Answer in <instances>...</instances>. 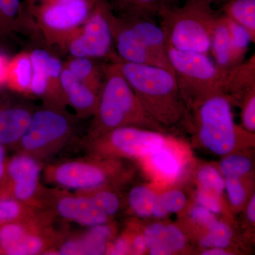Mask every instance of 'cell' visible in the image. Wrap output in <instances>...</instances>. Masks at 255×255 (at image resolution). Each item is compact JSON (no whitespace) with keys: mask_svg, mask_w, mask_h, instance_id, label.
I'll return each mask as SVG.
<instances>
[{"mask_svg":"<svg viewBox=\"0 0 255 255\" xmlns=\"http://www.w3.org/2000/svg\"><path fill=\"white\" fill-rule=\"evenodd\" d=\"M115 62L146 113L164 132L179 126L190 128V112L173 74L153 65Z\"/></svg>","mask_w":255,"mask_h":255,"instance_id":"cell-1","label":"cell"},{"mask_svg":"<svg viewBox=\"0 0 255 255\" xmlns=\"http://www.w3.org/2000/svg\"><path fill=\"white\" fill-rule=\"evenodd\" d=\"M93 117L87 140L125 127L164 132L146 113L115 61L104 66L103 84L98 107Z\"/></svg>","mask_w":255,"mask_h":255,"instance_id":"cell-2","label":"cell"},{"mask_svg":"<svg viewBox=\"0 0 255 255\" xmlns=\"http://www.w3.org/2000/svg\"><path fill=\"white\" fill-rule=\"evenodd\" d=\"M160 26L167 46L183 51L209 55L219 15L202 0H188L183 6L161 11Z\"/></svg>","mask_w":255,"mask_h":255,"instance_id":"cell-3","label":"cell"},{"mask_svg":"<svg viewBox=\"0 0 255 255\" xmlns=\"http://www.w3.org/2000/svg\"><path fill=\"white\" fill-rule=\"evenodd\" d=\"M190 128L204 148L219 156L236 152L241 142L254 135L235 124L232 104L223 95L213 96L191 111Z\"/></svg>","mask_w":255,"mask_h":255,"instance_id":"cell-4","label":"cell"},{"mask_svg":"<svg viewBox=\"0 0 255 255\" xmlns=\"http://www.w3.org/2000/svg\"><path fill=\"white\" fill-rule=\"evenodd\" d=\"M125 169L119 159L90 155L87 158L63 160L43 167L42 177L58 189L82 192L112 187L126 179Z\"/></svg>","mask_w":255,"mask_h":255,"instance_id":"cell-5","label":"cell"},{"mask_svg":"<svg viewBox=\"0 0 255 255\" xmlns=\"http://www.w3.org/2000/svg\"><path fill=\"white\" fill-rule=\"evenodd\" d=\"M177 86L189 112L213 96L223 95L224 70L209 55L183 51L167 46Z\"/></svg>","mask_w":255,"mask_h":255,"instance_id":"cell-6","label":"cell"},{"mask_svg":"<svg viewBox=\"0 0 255 255\" xmlns=\"http://www.w3.org/2000/svg\"><path fill=\"white\" fill-rule=\"evenodd\" d=\"M78 119L61 107L43 105L36 109L27 130L16 145L18 152L41 162L52 157L73 138Z\"/></svg>","mask_w":255,"mask_h":255,"instance_id":"cell-7","label":"cell"},{"mask_svg":"<svg viewBox=\"0 0 255 255\" xmlns=\"http://www.w3.org/2000/svg\"><path fill=\"white\" fill-rule=\"evenodd\" d=\"M100 0H65L25 5L35 28L49 46H60L81 26Z\"/></svg>","mask_w":255,"mask_h":255,"instance_id":"cell-8","label":"cell"},{"mask_svg":"<svg viewBox=\"0 0 255 255\" xmlns=\"http://www.w3.org/2000/svg\"><path fill=\"white\" fill-rule=\"evenodd\" d=\"M108 0H100L90 16L60 45V48L70 58H107L119 60L114 49L113 37L107 9Z\"/></svg>","mask_w":255,"mask_h":255,"instance_id":"cell-9","label":"cell"},{"mask_svg":"<svg viewBox=\"0 0 255 255\" xmlns=\"http://www.w3.org/2000/svg\"><path fill=\"white\" fill-rule=\"evenodd\" d=\"M162 132L142 128H118L87 140L92 155L105 158L142 159L167 143Z\"/></svg>","mask_w":255,"mask_h":255,"instance_id":"cell-10","label":"cell"},{"mask_svg":"<svg viewBox=\"0 0 255 255\" xmlns=\"http://www.w3.org/2000/svg\"><path fill=\"white\" fill-rule=\"evenodd\" d=\"M43 162L27 154L18 152L6 165L11 197L33 209L44 208L46 189L41 186Z\"/></svg>","mask_w":255,"mask_h":255,"instance_id":"cell-11","label":"cell"},{"mask_svg":"<svg viewBox=\"0 0 255 255\" xmlns=\"http://www.w3.org/2000/svg\"><path fill=\"white\" fill-rule=\"evenodd\" d=\"M32 78L29 93L43 100V105L65 108L66 106L60 76L63 63L46 50L36 48L29 53Z\"/></svg>","mask_w":255,"mask_h":255,"instance_id":"cell-12","label":"cell"},{"mask_svg":"<svg viewBox=\"0 0 255 255\" xmlns=\"http://www.w3.org/2000/svg\"><path fill=\"white\" fill-rule=\"evenodd\" d=\"M5 87L0 86V144L17 145L36 108L24 94Z\"/></svg>","mask_w":255,"mask_h":255,"instance_id":"cell-13","label":"cell"},{"mask_svg":"<svg viewBox=\"0 0 255 255\" xmlns=\"http://www.w3.org/2000/svg\"><path fill=\"white\" fill-rule=\"evenodd\" d=\"M53 209L57 216L85 227L90 228L110 222V218L104 214L87 196L65 189L47 191L44 207Z\"/></svg>","mask_w":255,"mask_h":255,"instance_id":"cell-14","label":"cell"},{"mask_svg":"<svg viewBox=\"0 0 255 255\" xmlns=\"http://www.w3.org/2000/svg\"><path fill=\"white\" fill-rule=\"evenodd\" d=\"M107 16L113 37L114 49L119 60L128 63L159 67L173 74L172 68L159 59L142 43L120 15L115 14L111 4L107 9Z\"/></svg>","mask_w":255,"mask_h":255,"instance_id":"cell-15","label":"cell"},{"mask_svg":"<svg viewBox=\"0 0 255 255\" xmlns=\"http://www.w3.org/2000/svg\"><path fill=\"white\" fill-rule=\"evenodd\" d=\"M113 235V228L109 223L93 226L80 235L60 241L53 252L64 255L107 254Z\"/></svg>","mask_w":255,"mask_h":255,"instance_id":"cell-16","label":"cell"},{"mask_svg":"<svg viewBox=\"0 0 255 255\" xmlns=\"http://www.w3.org/2000/svg\"><path fill=\"white\" fill-rule=\"evenodd\" d=\"M60 82L66 105L75 111V116L79 119L93 117L98 107L100 93L80 81L64 67Z\"/></svg>","mask_w":255,"mask_h":255,"instance_id":"cell-17","label":"cell"},{"mask_svg":"<svg viewBox=\"0 0 255 255\" xmlns=\"http://www.w3.org/2000/svg\"><path fill=\"white\" fill-rule=\"evenodd\" d=\"M156 179L166 183L177 182L184 173L186 162L184 157L170 140L141 159Z\"/></svg>","mask_w":255,"mask_h":255,"instance_id":"cell-18","label":"cell"},{"mask_svg":"<svg viewBox=\"0 0 255 255\" xmlns=\"http://www.w3.org/2000/svg\"><path fill=\"white\" fill-rule=\"evenodd\" d=\"M147 252L151 255H167L182 251L187 238L177 226L160 223H152L144 231Z\"/></svg>","mask_w":255,"mask_h":255,"instance_id":"cell-19","label":"cell"},{"mask_svg":"<svg viewBox=\"0 0 255 255\" xmlns=\"http://www.w3.org/2000/svg\"><path fill=\"white\" fill-rule=\"evenodd\" d=\"M119 15L142 43L159 59L171 67L167 54V41L162 27L150 16L128 13H120Z\"/></svg>","mask_w":255,"mask_h":255,"instance_id":"cell-20","label":"cell"},{"mask_svg":"<svg viewBox=\"0 0 255 255\" xmlns=\"http://www.w3.org/2000/svg\"><path fill=\"white\" fill-rule=\"evenodd\" d=\"M253 91H255V54L246 62L224 70L222 94L232 105H241L246 96Z\"/></svg>","mask_w":255,"mask_h":255,"instance_id":"cell-21","label":"cell"},{"mask_svg":"<svg viewBox=\"0 0 255 255\" xmlns=\"http://www.w3.org/2000/svg\"><path fill=\"white\" fill-rule=\"evenodd\" d=\"M34 28L21 0H0V41Z\"/></svg>","mask_w":255,"mask_h":255,"instance_id":"cell-22","label":"cell"},{"mask_svg":"<svg viewBox=\"0 0 255 255\" xmlns=\"http://www.w3.org/2000/svg\"><path fill=\"white\" fill-rule=\"evenodd\" d=\"M210 53L214 63L222 70L232 68L231 65V38L226 15H219L211 38Z\"/></svg>","mask_w":255,"mask_h":255,"instance_id":"cell-23","label":"cell"},{"mask_svg":"<svg viewBox=\"0 0 255 255\" xmlns=\"http://www.w3.org/2000/svg\"><path fill=\"white\" fill-rule=\"evenodd\" d=\"M80 81L100 93L104 80V66H100L95 59L88 58H70L63 63Z\"/></svg>","mask_w":255,"mask_h":255,"instance_id":"cell-24","label":"cell"},{"mask_svg":"<svg viewBox=\"0 0 255 255\" xmlns=\"http://www.w3.org/2000/svg\"><path fill=\"white\" fill-rule=\"evenodd\" d=\"M224 15L246 28L255 41V0H228L223 6Z\"/></svg>","mask_w":255,"mask_h":255,"instance_id":"cell-25","label":"cell"},{"mask_svg":"<svg viewBox=\"0 0 255 255\" xmlns=\"http://www.w3.org/2000/svg\"><path fill=\"white\" fill-rule=\"evenodd\" d=\"M32 78V66L28 53H21L10 62L7 85L11 89L21 92L29 93Z\"/></svg>","mask_w":255,"mask_h":255,"instance_id":"cell-26","label":"cell"},{"mask_svg":"<svg viewBox=\"0 0 255 255\" xmlns=\"http://www.w3.org/2000/svg\"><path fill=\"white\" fill-rule=\"evenodd\" d=\"M179 0H116V6L120 13L152 16L158 15L167 8L177 6Z\"/></svg>","mask_w":255,"mask_h":255,"instance_id":"cell-27","label":"cell"},{"mask_svg":"<svg viewBox=\"0 0 255 255\" xmlns=\"http://www.w3.org/2000/svg\"><path fill=\"white\" fill-rule=\"evenodd\" d=\"M158 195L147 186L132 188L128 194V204L132 212L140 218L152 216Z\"/></svg>","mask_w":255,"mask_h":255,"instance_id":"cell-28","label":"cell"},{"mask_svg":"<svg viewBox=\"0 0 255 255\" xmlns=\"http://www.w3.org/2000/svg\"><path fill=\"white\" fill-rule=\"evenodd\" d=\"M226 19L231 33V60L233 68L243 63L249 48L250 43L252 42V38L246 28L235 22L228 16H226Z\"/></svg>","mask_w":255,"mask_h":255,"instance_id":"cell-29","label":"cell"},{"mask_svg":"<svg viewBox=\"0 0 255 255\" xmlns=\"http://www.w3.org/2000/svg\"><path fill=\"white\" fill-rule=\"evenodd\" d=\"M252 169L253 162L248 156L234 152L223 156L219 169L224 178H243L249 174Z\"/></svg>","mask_w":255,"mask_h":255,"instance_id":"cell-30","label":"cell"},{"mask_svg":"<svg viewBox=\"0 0 255 255\" xmlns=\"http://www.w3.org/2000/svg\"><path fill=\"white\" fill-rule=\"evenodd\" d=\"M78 193L88 197L109 218L115 216L120 210V199L114 191L111 190V187L100 188Z\"/></svg>","mask_w":255,"mask_h":255,"instance_id":"cell-31","label":"cell"},{"mask_svg":"<svg viewBox=\"0 0 255 255\" xmlns=\"http://www.w3.org/2000/svg\"><path fill=\"white\" fill-rule=\"evenodd\" d=\"M38 210L25 205L12 198L0 199V223L26 219L36 214Z\"/></svg>","mask_w":255,"mask_h":255,"instance_id":"cell-32","label":"cell"},{"mask_svg":"<svg viewBox=\"0 0 255 255\" xmlns=\"http://www.w3.org/2000/svg\"><path fill=\"white\" fill-rule=\"evenodd\" d=\"M196 179L202 189L214 191L220 195L225 190V178L219 168L211 164L201 166L196 173Z\"/></svg>","mask_w":255,"mask_h":255,"instance_id":"cell-33","label":"cell"},{"mask_svg":"<svg viewBox=\"0 0 255 255\" xmlns=\"http://www.w3.org/2000/svg\"><path fill=\"white\" fill-rule=\"evenodd\" d=\"M225 190L227 191L228 199L235 209H240L246 202L248 194L242 178H225Z\"/></svg>","mask_w":255,"mask_h":255,"instance_id":"cell-34","label":"cell"},{"mask_svg":"<svg viewBox=\"0 0 255 255\" xmlns=\"http://www.w3.org/2000/svg\"><path fill=\"white\" fill-rule=\"evenodd\" d=\"M161 204L167 213H178L185 207L187 197L182 191L172 189L159 195Z\"/></svg>","mask_w":255,"mask_h":255,"instance_id":"cell-35","label":"cell"},{"mask_svg":"<svg viewBox=\"0 0 255 255\" xmlns=\"http://www.w3.org/2000/svg\"><path fill=\"white\" fill-rule=\"evenodd\" d=\"M243 128L246 131L255 132V91L246 96L241 103Z\"/></svg>","mask_w":255,"mask_h":255,"instance_id":"cell-36","label":"cell"},{"mask_svg":"<svg viewBox=\"0 0 255 255\" xmlns=\"http://www.w3.org/2000/svg\"><path fill=\"white\" fill-rule=\"evenodd\" d=\"M196 202L215 215L220 214L222 211L221 195L214 191L199 188L196 193Z\"/></svg>","mask_w":255,"mask_h":255,"instance_id":"cell-37","label":"cell"},{"mask_svg":"<svg viewBox=\"0 0 255 255\" xmlns=\"http://www.w3.org/2000/svg\"><path fill=\"white\" fill-rule=\"evenodd\" d=\"M189 216L196 224L199 225L206 230L218 221L216 215L197 204L191 208Z\"/></svg>","mask_w":255,"mask_h":255,"instance_id":"cell-38","label":"cell"},{"mask_svg":"<svg viewBox=\"0 0 255 255\" xmlns=\"http://www.w3.org/2000/svg\"><path fill=\"white\" fill-rule=\"evenodd\" d=\"M232 239L218 236L209 232H206L200 240V245L204 249L211 248H223L227 249L231 246Z\"/></svg>","mask_w":255,"mask_h":255,"instance_id":"cell-39","label":"cell"},{"mask_svg":"<svg viewBox=\"0 0 255 255\" xmlns=\"http://www.w3.org/2000/svg\"><path fill=\"white\" fill-rule=\"evenodd\" d=\"M131 253L130 240L127 236H123L117 238L111 246L109 245L107 254L128 255Z\"/></svg>","mask_w":255,"mask_h":255,"instance_id":"cell-40","label":"cell"},{"mask_svg":"<svg viewBox=\"0 0 255 255\" xmlns=\"http://www.w3.org/2000/svg\"><path fill=\"white\" fill-rule=\"evenodd\" d=\"M131 253L134 255L145 254L147 252V245L143 234H137L130 239Z\"/></svg>","mask_w":255,"mask_h":255,"instance_id":"cell-41","label":"cell"},{"mask_svg":"<svg viewBox=\"0 0 255 255\" xmlns=\"http://www.w3.org/2000/svg\"><path fill=\"white\" fill-rule=\"evenodd\" d=\"M9 63L6 57L0 54V86L7 85Z\"/></svg>","mask_w":255,"mask_h":255,"instance_id":"cell-42","label":"cell"},{"mask_svg":"<svg viewBox=\"0 0 255 255\" xmlns=\"http://www.w3.org/2000/svg\"><path fill=\"white\" fill-rule=\"evenodd\" d=\"M247 219L251 223L254 224L255 222V196H252L246 209Z\"/></svg>","mask_w":255,"mask_h":255,"instance_id":"cell-43","label":"cell"},{"mask_svg":"<svg viewBox=\"0 0 255 255\" xmlns=\"http://www.w3.org/2000/svg\"><path fill=\"white\" fill-rule=\"evenodd\" d=\"M168 215V213L164 209V206L161 204L160 200H159V195L157 197V201L155 207H154L153 211H152V216L157 218V219H163Z\"/></svg>","mask_w":255,"mask_h":255,"instance_id":"cell-44","label":"cell"},{"mask_svg":"<svg viewBox=\"0 0 255 255\" xmlns=\"http://www.w3.org/2000/svg\"><path fill=\"white\" fill-rule=\"evenodd\" d=\"M201 255H233L231 252L227 251V249H223V248H211L204 249L201 252Z\"/></svg>","mask_w":255,"mask_h":255,"instance_id":"cell-45","label":"cell"},{"mask_svg":"<svg viewBox=\"0 0 255 255\" xmlns=\"http://www.w3.org/2000/svg\"><path fill=\"white\" fill-rule=\"evenodd\" d=\"M6 151L4 146L0 144V181L3 179L6 171Z\"/></svg>","mask_w":255,"mask_h":255,"instance_id":"cell-46","label":"cell"},{"mask_svg":"<svg viewBox=\"0 0 255 255\" xmlns=\"http://www.w3.org/2000/svg\"><path fill=\"white\" fill-rule=\"evenodd\" d=\"M202 1H206V2L209 3L210 4H212L213 3L215 2H221V1H223V2H226L228 0H202Z\"/></svg>","mask_w":255,"mask_h":255,"instance_id":"cell-47","label":"cell"}]
</instances>
